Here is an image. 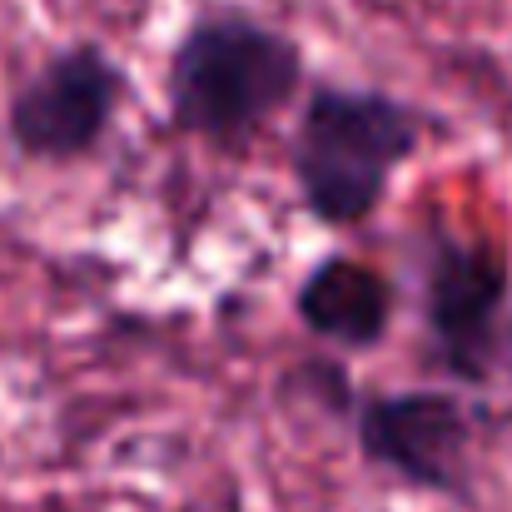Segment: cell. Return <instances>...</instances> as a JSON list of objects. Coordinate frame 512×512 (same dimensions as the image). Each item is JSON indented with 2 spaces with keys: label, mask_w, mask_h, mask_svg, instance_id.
<instances>
[{
  "label": "cell",
  "mask_w": 512,
  "mask_h": 512,
  "mask_svg": "<svg viewBox=\"0 0 512 512\" xmlns=\"http://www.w3.org/2000/svg\"><path fill=\"white\" fill-rule=\"evenodd\" d=\"M508 348H512V343H508Z\"/></svg>",
  "instance_id": "8"
},
{
  "label": "cell",
  "mask_w": 512,
  "mask_h": 512,
  "mask_svg": "<svg viewBox=\"0 0 512 512\" xmlns=\"http://www.w3.org/2000/svg\"><path fill=\"white\" fill-rule=\"evenodd\" d=\"M130 100V70L100 40L50 50L5 105L10 150L30 165H80L115 130Z\"/></svg>",
  "instance_id": "4"
},
{
  "label": "cell",
  "mask_w": 512,
  "mask_h": 512,
  "mask_svg": "<svg viewBox=\"0 0 512 512\" xmlns=\"http://www.w3.org/2000/svg\"><path fill=\"white\" fill-rule=\"evenodd\" d=\"M309 80L304 45L244 5H204L165 55L170 125L214 150H244Z\"/></svg>",
  "instance_id": "1"
},
{
  "label": "cell",
  "mask_w": 512,
  "mask_h": 512,
  "mask_svg": "<svg viewBox=\"0 0 512 512\" xmlns=\"http://www.w3.org/2000/svg\"><path fill=\"white\" fill-rule=\"evenodd\" d=\"M398 284L358 254H324L294 284V319L304 334L343 353H373L393 334Z\"/></svg>",
  "instance_id": "6"
},
{
  "label": "cell",
  "mask_w": 512,
  "mask_h": 512,
  "mask_svg": "<svg viewBox=\"0 0 512 512\" xmlns=\"http://www.w3.org/2000/svg\"><path fill=\"white\" fill-rule=\"evenodd\" d=\"M179 512H224V508H179Z\"/></svg>",
  "instance_id": "7"
},
{
  "label": "cell",
  "mask_w": 512,
  "mask_h": 512,
  "mask_svg": "<svg viewBox=\"0 0 512 512\" xmlns=\"http://www.w3.org/2000/svg\"><path fill=\"white\" fill-rule=\"evenodd\" d=\"M418 145L423 120L408 100L373 85L319 80L309 85L289 140L294 194L309 219L329 229H358L378 214Z\"/></svg>",
  "instance_id": "2"
},
{
  "label": "cell",
  "mask_w": 512,
  "mask_h": 512,
  "mask_svg": "<svg viewBox=\"0 0 512 512\" xmlns=\"http://www.w3.org/2000/svg\"><path fill=\"white\" fill-rule=\"evenodd\" d=\"M353 438L368 468L403 488L468 503L473 498V408L448 388L373 393L353 408Z\"/></svg>",
  "instance_id": "5"
},
{
  "label": "cell",
  "mask_w": 512,
  "mask_h": 512,
  "mask_svg": "<svg viewBox=\"0 0 512 512\" xmlns=\"http://www.w3.org/2000/svg\"><path fill=\"white\" fill-rule=\"evenodd\" d=\"M423 334L438 368L468 388H483L498 363L512 309V254L498 239L433 229L423 249Z\"/></svg>",
  "instance_id": "3"
}]
</instances>
